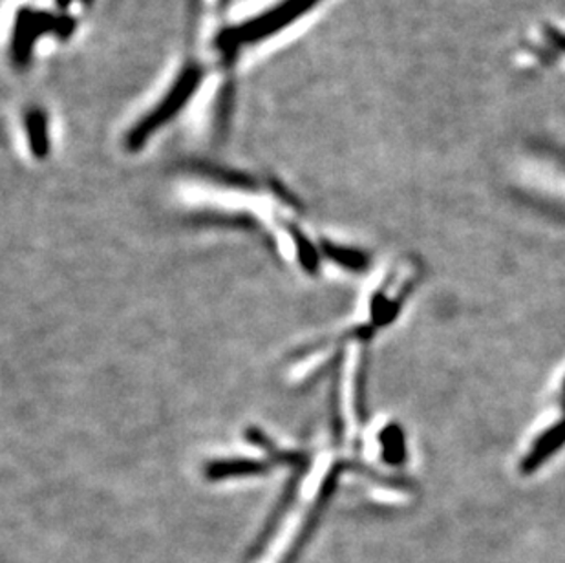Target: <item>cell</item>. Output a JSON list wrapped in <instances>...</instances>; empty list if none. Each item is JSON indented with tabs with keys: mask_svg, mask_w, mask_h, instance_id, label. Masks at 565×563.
<instances>
[{
	"mask_svg": "<svg viewBox=\"0 0 565 563\" xmlns=\"http://www.w3.org/2000/svg\"><path fill=\"white\" fill-rule=\"evenodd\" d=\"M319 2L320 0H280L278 4L260 11L258 15L225 28L218 35V49L224 54L233 55L246 46L264 43L295 24L306 13H310Z\"/></svg>",
	"mask_w": 565,
	"mask_h": 563,
	"instance_id": "1",
	"label": "cell"
},
{
	"mask_svg": "<svg viewBox=\"0 0 565 563\" xmlns=\"http://www.w3.org/2000/svg\"><path fill=\"white\" fill-rule=\"evenodd\" d=\"M205 70L200 63H189L185 68L178 74L177 81L172 83L171 88L167 91L166 96L161 97L160 103H156L149 114H145L130 130H128L125 145L128 150H139L147 145L156 132L167 127L174 117L182 114L183 108L196 96V92L202 86Z\"/></svg>",
	"mask_w": 565,
	"mask_h": 563,
	"instance_id": "2",
	"label": "cell"
},
{
	"mask_svg": "<svg viewBox=\"0 0 565 563\" xmlns=\"http://www.w3.org/2000/svg\"><path fill=\"white\" fill-rule=\"evenodd\" d=\"M75 19L50 13V11L35 10V8H21L17 11L13 35H11V55L17 64H26L32 59L33 49L39 39L46 35L66 38L74 32Z\"/></svg>",
	"mask_w": 565,
	"mask_h": 563,
	"instance_id": "3",
	"label": "cell"
},
{
	"mask_svg": "<svg viewBox=\"0 0 565 563\" xmlns=\"http://www.w3.org/2000/svg\"><path fill=\"white\" fill-rule=\"evenodd\" d=\"M565 445V417L564 419L556 421L555 425H551L544 434L536 437L531 450L523 457V470L531 472L536 468L542 467L547 459H550L555 452L561 450Z\"/></svg>",
	"mask_w": 565,
	"mask_h": 563,
	"instance_id": "4",
	"label": "cell"
},
{
	"mask_svg": "<svg viewBox=\"0 0 565 563\" xmlns=\"http://www.w3.org/2000/svg\"><path fill=\"white\" fill-rule=\"evenodd\" d=\"M24 132L32 155L38 160H44L50 155V121L41 108H30L24 114Z\"/></svg>",
	"mask_w": 565,
	"mask_h": 563,
	"instance_id": "5",
	"label": "cell"
},
{
	"mask_svg": "<svg viewBox=\"0 0 565 563\" xmlns=\"http://www.w3.org/2000/svg\"><path fill=\"white\" fill-rule=\"evenodd\" d=\"M267 465L262 461H246V459H235V461H218L209 465L207 476L211 479L233 478V476H253V474L266 472Z\"/></svg>",
	"mask_w": 565,
	"mask_h": 563,
	"instance_id": "6",
	"label": "cell"
},
{
	"mask_svg": "<svg viewBox=\"0 0 565 563\" xmlns=\"http://www.w3.org/2000/svg\"><path fill=\"white\" fill-rule=\"evenodd\" d=\"M324 253L328 258L341 264V266L348 267V269H363L369 264V258L363 253H358L353 249H344L341 245H333L330 242L322 244Z\"/></svg>",
	"mask_w": 565,
	"mask_h": 563,
	"instance_id": "7",
	"label": "cell"
},
{
	"mask_svg": "<svg viewBox=\"0 0 565 563\" xmlns=\"http://www.w3.org/2000/svg\"><path fill=\"white\" fill-rule=\"evenodd\" d=\"M399 428H386L384 432L383 442H384V452H386V457H388V461H399V456L403 454V442L399 439Z\"/></svg>",
	"mask_w": 565,
	"mask_h": 563,
	"instance_id": "8",
	"label": "cell"
},
{
	"mask_svg": "<svg viewBox=\"0 0 565 563\" xmlns=\"http://www.w3.org/2000/svg\"><path fill=\"white\" fill-rule=\"evenodd\" d=\"M85 2H92V0H85Z\"/></svg>",
	"mask_w": 565,
	"mask_h": 563,
	"instance_id": "9",
	"label": "cell"
}]
</instances>
